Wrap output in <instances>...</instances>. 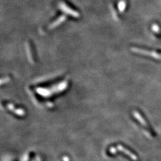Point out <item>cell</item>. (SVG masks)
Masks as SVG:
<instances>
[{"label":"cell","instance_id":"2","mask_svg":"<svg viewBox=\"0 0 161 161\" xmlns=\"http://www.w3.org/2000/svg\"><path fill=\"white\" fill-rule=\"evenodd\" d=\"M118 149L119 150V151H120V152L124 153L126 155H127L128 157H130L132 160L137 161L138 160L137 156H136L135 154H134L132 152H131V151H130V150H128V148L124 147V146L119 145V146H118Z\"/></svg>","mask_w":161,"mask_h":161},{"label":"cell","instance_id":"3","mask_svg":"<svg viewBox=\"0 0 161 161\" xmlns=\"http://www.w3.org/2000/svg\"><path fill=\"white\" fill-rule=\"evenodd\" d=\"M133 115H134V117H135L136 119H137V120L141 124H142V126L146 127V128H148V125L147 122H146V120L144 119V118L142 116H141V114L140 113H139V112L136 111H134L133 112Z\"/></svg>","mask_w":161,"mask_h":161},{"label":"cell","instance_id":"4","mask_svg":"<svg viewBox=\"0 0 161 161\" xmlns=\"http://www.w3.org/2000/svg\"><path fill=\"white\" fill-rule=\"evenodd\" d=\"M152 30L155 32L158 33V31H159V28L157 25H153L152 26Z\"/></svg>","mask_w":161,"mask_h":161},{"label":"cell","instance_id":"1","mask_svg":"<svg viewBox=\"0 0 161 161\" xmlns=\"http://www.w3.org/2000/svg\"><path fill=\"white\" fill-rule=\"evenodd\" d=\"M131 50L134 52L140 54V55L148 56V57H152L155 58L157 60H161V53L155 52V51L152 50H148L146 49H142L140 48H136V47H132L131 48Z\"/></svg>","mask_w":161,"mask_h":161}]
</instances>
